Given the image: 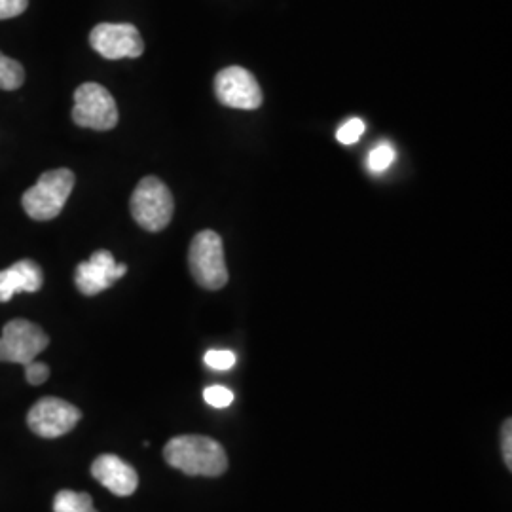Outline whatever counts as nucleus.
Masks as SVG:
<instances>
[{
    "label": "nucleus",
    "instance_id": "obj_3",
    "mask_svg": "<svg viewBox=\"0 0 512 512\" xmlns=\"http://www.w3.org/2000/svg\"><path fill=\"white\" fill-rule=\"evenodd\" d=\"M188 266L196 283L209 289L219 291L228 283V268L224 258L222 238L213 230H203L196 234L188 253Z\"/></svg>",
    "mask_w": 512,
    "mask_h": 512
},
{
    "label": "nucleus",
    "instance_id": "obj_6",
    "mask_svg": "<svg viewBox=\"0 0 512 512\" xmlns=\"http://www.w3.org/2000/svg\"><path fill=\"white\" fill-rule=\"evenodd\" d=\"M50 338L27 319H14L4 325L0 336V363L29 365L48 348Z\"/></svg>",
    "mask_w": 512,
    "mask_h": 512
},
{
    "label": "nucleus",
    "instance_id": "obj_14",
    "mask_svg": "<svg viewBox=\"0 0 512 512\" xmlns=\"http://www.w3.org/2000/svg\"><path fill=\"white\" fill-rule=\"evenodd\" d=\"M23 82H25L23 65L0 52V90H6V92L19 90Z\"/></svg>",
    "mask_w": 512,
    "mask_h": 512
},
{
    "label": "nucleus",
    "instance_id": "obj_13",
    "mask_svg": "<svg viewBox=\"0 0 512 512\" xmlns=\"http://www.w3.org/2000/svg\"><path fill=\"white\" fill-rule=\"evenodd\" d=\"M54 512H97L92 495L73 490H61L54 497Z\"/></svg>",
    "mask_w": 512,
    "mask_h": 512
},
{
    "label": "nucleus",
    "instance_id": "obj_10",
    "mask_svg": "<svg viewBox=\"0 0 512 512\" xmlns=\"http://www.w3.org/2000/svg\"><path fill=\"white\" fill-rule=\"evenodd\" d=\"M128 274L126 264H118L109 251H95L90 260L76 266L74 283L84 296H95L110 289L120 277Z\"/></svg>",
    "mask_w": 512,
    "mask_h": 512
},
{
    "label": "nucleus",
    "instance_id": "obj_7",
    "mask_svg": "<svg viewBox=\"0 0 512 512\" xmlns=\"http://www.w3.org/2000/svg\"><path fill=\"white\" fill-rule=\"evenodd\" d=\"M82 414L74 404L57 397H44L27 414L29 429L42 439H57L71 433Z\"/></svg>",
    "mask_w": 512,
    "mask_h": 512
},
{
    "label": "nucleus",
    "instance_id": "obj_17",
    "mask_svg": "<svg viewBox=\"0 0 512 512\" xmlns=\"http://www.w3.org/2000/svg\"><path fill=\"white\" fill-rule=\"evenodd\" d=\"M203 399H205V403L209 404V406H215V408H226V406H230V404L234 403V393L228 389V387H224V385H209V387H205V391H203Z\"/></svg>",
    "mask_w": 512,
    "mask_h": 512
},
{
    "label": "nucleus",
    "instance_id": "obj_18",
    "mask_svg": "<svg viewBox=\"0 0 512 512\" xmlns=\"http://www.w3.org/2000/svg\"><path fill=\"white\" fill-rule=\"evenodd\" d=\"M363 133H365V122L359 118H351L336 131V139L348 147V145H355Z\"/></svg>",
    "mask_w": 512,
    "mask_h": 512
},
{
    "label": "nucleus",
    "instance_id": "obj_21",
    "mask_svg": "<svg viewBox=\"0 0 512 512\" xmlns=\"http://www.w3.org/2000/svg\"><path fill=\"white\" fill-rule=\"evenodd\" d=\"M501 450H503V459L511 471L512 467V421L505 420L503 431H501Z\"/></svg>",
    "mask_w": 512,
    "mask_h": 512
},
{
    "label": "nucleus",
    "instance_id": "obj_4",
    "mask_svg": "<svg viewBox=\"0 0 512 512\" xmlns=\"http://www.w3.org/2000/svg\"><path fill=\"white\" fill-rule=\"evenodd\" d=\"M131 215L147 232H160L173 219L175 202L171 190L156 177H145L131 196Z\"/></svg>",
    "mask_w": 512,
    "mask_h": 512
},
{
    "label": "nucleus",
    "instance_id": "obj_11",
    "mask_svg": "<svg viewBox=\"0 0 512 512\" xmlns=\"http://www.w3.org/2000/svg\"><path fill=\"white\" fill-rule=\"evenodd\" d=\"M92 475L101 486H105L118 497H128L139 486V476L124 459L114 454H103L93 461Z\"/></svg>",
    "mask_w": 512,
    "mask_h": 512
},
{
    "label": "nucleus",
    "instance_id": "obj_5",
    "mask_svg": "<svg viewBox=\"0 0 512 512\" xmlns=\"http://www.w3.org/2000/svg\"><path fill=\"white\" fill-rule=\"evenodd\" d=\"M73 120L80 128L109 131L118 124V107L107 88L86 82L74 92Z\"/></svg>",
    "mask_w": 512,
    "mask_h": 512
},
{
    "label": "nucleus",
    "instance_id": "obj_20",
    "mask_svg": "<svg viewBox=\"0 0 512 512\" xmlns=\"http://www.w3.org/2000/svg\"><path fill=\"white\" fill-rule=\"evenodd\" d=\"M29 6V0H0V19L18 18Z\"/></svg>",
    "mask_w": 512,
    "mask_h": 512
},
{
    "label": "nucleus",
    "instance_id": "obj_19",
    "mask_svg": "<svg viewBox=\"0 0 512 512\" xmlns=\"http://www.w3.org/2000/svg\"><path fill=\"white\" fill-rule=\"evenodd\" d=\"M25 378L31 385H42L50 378V368L44 363L31 361L29 365H25Z\"/></svg>",
    "mask_w": 512,
    "mask_h": 512
},
{
    "label": "nucleus",
    "instance_id": "obj_12",
    "mask_svg": "<svg viewBox=\"0 0 512 512\" xmlns=\"http://www.w3.org/2000/svg\"><path fill=\"white\" fill-rule=\"evenodd\" d=\"M44 285L42 268L35 260H18L0 272V302H10L18 293H38Z\"/></svg>",
    "mask_w": 512,
    "mask_h": 512
},
{
    "label": "nucleus",
    "instance_id": "obj_8",
    "mask_svg": "<svg viewBox=\"0 0 512 512\" xmlns=\"http://www.w3.org/2000/svg\"><path fill=\"white\" fill-rule=\"evenodd\" d=\"M93 50L105 59H135L145 52L141 33L131 23H99L90 33Z\"/></svg>",
    "mask_w": 512,
    "mask_h": 512
},
{
    "label": "nucleus",
    "instance_id": "obj_1",
    "mask_svg": "<svg viewBox=\"0 0 512 512\" xmlns=\"http://www.w3.org/2000/svg\"><path fill=\"white\" fill-rule=\"evenodd\" d=\"M164 458L188 476H220L228 469L222 444L203 435H181L165 444Z\"/></svg>",
    "mask_w": 512,
    "mask_h": 512
},
{
    "label": "nucleus",
    "instance_id": "obj_15",
    "mask_svg": "<svg viewBox=\"0 0 512 512\" xmlns=\"http://www.w3.org/2000/svg\"><path fill=\"white\" fill-rule=\"evenodd\" d=\"M395 156V148L382 143L368 154V169L372 173H384L385 169L395 162Z\"/></svg>",
    "mask_w": 512,
    "mask_h": 512
},
{
    "label": "nucleus",
    "instance_id": "obj_16",
    "mask_svg": "<svg viewBox=\"0 0 512 512\" xmlns=\"http://www.w3.org/2000/svg\"><path fill=\"white\" fill-rule=\"evenodd\" d=\"M205 365L213 370H230L232 366L236 365V353L228 351V349H209L203 357Z\"/></svg>",
    "mask_w": 512,
    "mask_h": 512
},
{
    "label": "nucleus",
    "instance_id": "obj_2",
    "mask_svg": "<svg viewBox=\"0 0 512 512\" xmlns=\"http://www.w3.org/2000/svg\"><path fill=\"white\" fill-rule=\"evenodd\" d=\"M74 173L71 169H54L40 175L38 183L31 186L23 198L21 205L25 213L33 220H52L63 211L74 188Z\"/></svg>",
    "mask_w": 512,
    "mask_h": 512
},
{
    "label": "nucleus",
    "instance_id": "obj_9",
    "mask_svg": "<svg viewBox=\"0 0 512 512\" xmlns=\"http://www.w3.org/2000/svg\"><path fill=\"white\" fill-rule=\"evenodd\" d=\"M215 95L224 107L255 110L264 97L255 76L243 67H226L215 76Z\"/></svg>",
    "mask_w": 512,
    "mask_h": 512
}]
</instances>
